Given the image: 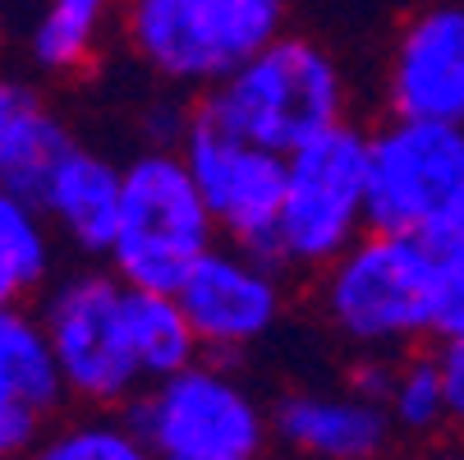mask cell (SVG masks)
<instances>
[{
	"mask_svg": "<svg viewBox=\"0 0 464 460\" xmlns=\"http://www.w3.org/2000/svg\"><path fill=\"white\" fill-rule=\"evenodd\" d=\"M432 286L437 258L423 235L368 226L322 268L317 304L350 346L391 355L432 337Z\"/></svg>",
	"mask_w": 464,
	"mask_h": 460,
	"instance_id": "cell-1",
	"label": "cell"
},
{
	"mask_svg": "<svg viewBox=\"0 0 464 460\" xmlns=\"http://www.w3.org/2000/svg\"><path fill=\"white\" fill-rule=\"evenodd\" d=\"M230 134L272 152H295L322 129L345 120L341 64L308 37H276L208 93L203 106Z\"/></svg>",
	"mask_w": 464,
	"mask_h": 460,
	"instance_id": "cell-2",
	"label": "cell"
},
{
	"mask_svg": "<svg viewBox=\"0 0 464 460\" xmlns=\"http://www.w3.org/2000/svg\"><path fill=\"white\" fill-rule=\"evenodd\" d=\"M212 244V208L179 148H148L124 166L120 226L106 249L111 272L124 286L179 290V281Z\"/></svg>",
	"mask_w": 464,
	"mask_h": 460,
	"instance_id": "cell-3",
	"label": "cell"
},
{
	"mask_svg": "<svg viewBox=\"0 0 464 460\" xmlns=\"http://www.w3.org/2000/svg\"><path fill=\"white\" fill-rule=\"evenodd\" d=\"M285 0H129L124 37L166 83L217 88L239 60L281 37Z\"/></svg>",
	"mask_w": 464,
	"mask_h": 460,
	"instance_id": "cell-4",
	"label": "cell"
},
{
	"mask_svg": "<svg viewBox=\"0 0 464 460\" xmlns=\"http://www.w3.org/2000/svg\"><path fill=\"white\" fill-rule=\"evenodd\" d=\"M368 230V134L350 120L285 152V199L272 258L322 272Z\"/></svg>",
	"mask_w": 464,
	"mask_h": 460,
	"instance_id": "cell-5",
	"label": "cell"
},
{
	"mask_svg": "<svg viewBox=\"0 0 464 460\" xmlns=\"http://www.w3.org/2000/svg\"><path fill=\"white\" fill-rule=\"evenodd\" d=\"M42 322L64 377V396L111 410L148 387L129 337V286L115 272H74L51 286L42 299Z\"/></svg>",
	"mask_w": 464,
	"mask_h": 460,
	"instance_id": "cell-6",
	"label": "cell"
},
{
	"mask_svg": "<svg viewBox=\"0 0 464 460\" xmlns=\"http://www.w3.org/2000/svg\"><path fill=\"white\" fill-rule=\"evenodd\" d=\"M129 419L161 460H257L272 424L235 373L203 359L148 382Z\"/></svg>",
	"mask_w": 464,
	"mask_h": 460,
	"instance_id": "cell-7",
	"label": "cell"
},
{
	"mask_svg": "<svg viewBox=\"0 0 464 460\" xmlns=\"http://www.w3.org/2000/svg\"><path fill=\"white\" fill-rule=\"evenodd\" d=\"M464 203V124L391 115L368 134V226L428 235Z\"/></svg>",
	"mask_w": 464,
	"mask_h": 460,
	"instance_id": "cell-8",
	"label": "cell"
},
{
	"mask_svg": "<svg viewBox=\"0 0 464 460\" xmlns=\"http://www.w3.org/2000/svg\"><path fill=\"white\" fill-rule=\"evenodd\" d=\"M179 152L198 189H203L217 230L244 249H257L272 258L276 226H281V199H285V152H272L262 143L230 134L208 111L188 115Z\"/></svg>",
	"mask_w": 464,
	"mask_h": 460,
	"instance_id": "cell-9",
	"label": "cell"
},
{
	"mask_svg": "<svg viewBox=\"0 0 464 460\" xmlns=\"http://www.w3.org/2000/svg\"><path fill=\"white\" fill-rule=\"evenodd\" d=\"M281 262L244 244H212L179 281V304L193 322L198 341L212 355H239L276 332L285 313Z\"/></svg>",
	"mask_w": 464,
	"mask_h": 460,
	"instance_id": "cell-10",
	"label": "cell"
},
{
	"mask_svg": "<svg viewBox=\"0 0 464 460\" xmlns=\"http://www.w3.org/2000/svg\"><path fill=\"white\" fill-rule=\"evenodd\" d=\"M386 97L395 115L464 124V5L441 0L401 28Z\"/></svg>",
	"mask_w": 464,
	"mask_h": 460,
	"instance_id": "cell-11",
	"label": "cell"
},
{
	"mask_svg": "<svg viewBox=\"0 0 464 460\" xmlns=\"http://www.w3.org/2000/svg\"><path fill=\"white\" fill-rule=\"evenodd\" d=\"M272 433L308 460H377L391 446L395 424L382 401L363 396L354 387L336 391L304 387L285 391L276 401Z\"/></svg>",
	"mask_w": 464,
	"mask_h": 460,
	"instance_id": "cell-12",
	"label": "cell"
},
{
	"mask_svg": "<svg viewBox=\"0 0 464 460\" xmlns=\"http://www.w3.org/2000/svg\"><path fill=\"white\" fill-rule=\"evenodd\" d=\"M120 199H124V166L74 143L51 171L37 208L74 249L106 253L120 226Z\"/></svg>",
	"mask_w": 464,
	"mask_h": 460,
	"instance_id": "cell-13",
	"label": "cell"
},
{
	"mask_svg": "<svg viewBox=\"0 0 464 460\" xmlns=\"http://www.w3.org/2000/svg\"><path fill=\"white\" fill-rule=\"evenodd\" d=\"M70 148L74 134L46 111V102L28 83L0 79V184L37 203L51 171Z\"/></svg>",
	"mask_w": 464,
	"mask_h": 460,
	"instance_id": "cell-14",
	"label": "cell"
},
{
	"mask_svg": "<svg viewBox=\"0 0 464 460\" xmlns=\"http://www.w3.org/2000/svg\"><path fill=\"white\" fill-rule=\"evenodd\" d=\"M0 396L24 401L42 415H51L64 401V377L46 337V322L24 304H0Z\"/></svg>",
	"mask_w": 464,
	"mask_h": 460,
	"instance_id": "cell-15",
	"label": "cell"
},
{
	"mask_svg": "<svg viewBox=\"0 0 464 460\" xmlns=\"http://www.w3.org/2000/svg\"><path fill=\"white\" fill-rule=\"evenodd\" d=\"M129 337H134V359L143 368V382H161L203 359V341H198L175 290L129 286Z\"/></svg>",
	"mask_w": 464,
	"mask_h": 460,
	"instance_id": "cell-16",
	"label": "cell"
},
{
	"mask_svg": "<svg viewBox=\"0 0 464 460\" xmlns=\"http://www.w3.org/2000/svg\"><path fill=\"white\" fill-rule=\"evenodd\" d=\"M51 277V221L24 193L0 184V304H24Z\"/></svg>",
	"mask_w": 464,
	"mask_h": 460,
	"instance_id": "cell-17",
	"label": "cell"
},
{
	"mask_svg": "<svg viewBox=\"0 0 464 460\" xmlns=\"http://www.w3.org/2000/svg\"><path fill=\"white\" fill-rule=\"evenodd\" d=\"M24 460H161L152 442L139 433L134 419L115 415H83L70 424L42 428V437L28 446Z\"/></svg>",
	"mask_w": 464,
	"mask_h": 460,
	"instance_id": "cell-18",
	"label": "cell"
},
{
	"mask_svg": "<svg viewBox=\"0 0 464 460\" xmlns=\"http://www.w3.org/2000/svg\"><path fill=\"white\" fill-rule=\"evenodd\" d=\"M395 433H410V437H428L437 428H446V382L437 368V355H405L395 359L391 382H386V396H382Z\"/></svg>",
	"mask_w": 464,
	"mask_h": 460,
	"instance_id": "cell-19",
	"label": "cell"
},
{
	"mask_svg": "<svg viewBox=\"0 0 464 460\" xmlns=\"http://www.w3.org/2000/svg\"><path fill=\"white\" fill-rule=\"evenodd\" d=\"M102 46V15L79 5H46L28 33V55L46 74H79Z\"/></svg>",
	"mask_w": 464,
	"mask_h": 460,
	"instance_id": "cell-20",
	"label": "cell"
},
{
	"mask_svg": "<svg viewBox=\"0 0 464 460\" xmlns=\"http://www.w3.org/2000/svg\"><path fill=\"white\" fill-rule=\"evenodd\" d=\"M432 258H437V253H432ZM432 337H437V341H455V337H464V258H437Z\"/></svg>",
	"mask_w": 464,
	"mask_h": 460,
	"instance_id": "cell-21",
	"label": "cell"
},
{
	"mask_svg": "<svg viewBox=\"0 0 464 460\" xmlns=\"http://www.w3.org/2000/svg\"><path fill=\"white\" fill-rule=\"evenodd\" d=\"M437 368L446 382V419H450V428L464 433V337L437 341Z\"/></svg>",
	"mask_w": 464,
	"mask_h": 460,
	"instance_id": "cell-22",
	"label": "cell"
},
{
	"mask_svg": "<svg viewBox=\"0 0 464 460\" xmlns=\"http://www.w3.org/2000/svg\"><path fill=\"white\" fill-rule=\"evenodd\" d=\"M423 240H428V249H432L437 258H464V203H459L450 217H441Z\"/></svg>",
	"mask_w": 464,
	"mask_h": 460,
	"instance_id": "cell-23",
	"label": "cell"
},
{
	"mask_svg": "<svg viewBox=\"0 0 464 460\" xmlns=\"http://www.w3.org/2000/svg\"><path fill=\"white\" fill-rule=\"evenodd\" d=\"M419 460H464V446H432V451H423Z\"/></svg>",
	"mask_w": 464,
	"mask_h": 460,
	"instance_id": "cell-24",
	"label": "cell"
},
{
	"mask_svg": "<svg viewBox=\"0 0 464 460\" xmlns=\"http://www.w3.org/2000/svg\"><path fill=\"white\" fill-rule=\"evenodd\" d=\"M51 5H79V10H97V15H106L111 0H51Z\"/></svg>",
	"mask_w": 464,
	"mask_h": 460,
	"instance_id": "cell-25",
	"label": "cell"
}]
</instances>
